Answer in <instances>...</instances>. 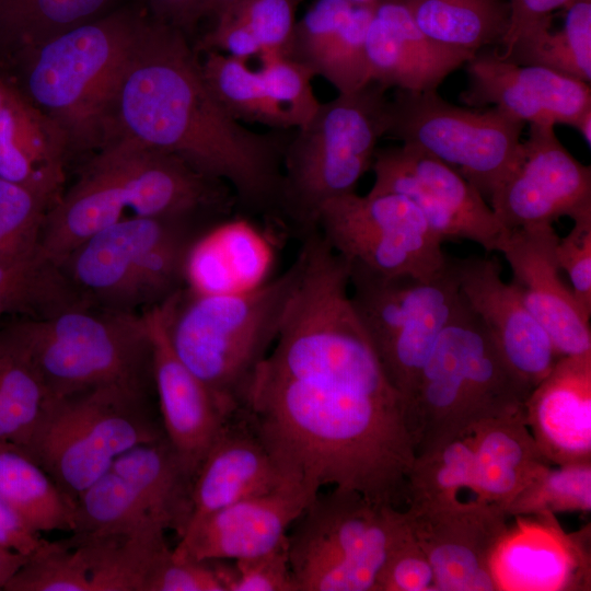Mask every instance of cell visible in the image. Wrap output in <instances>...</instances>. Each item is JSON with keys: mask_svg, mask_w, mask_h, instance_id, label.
<instances>
[{"mask_svg": "<svg viewBox=\"0 0 591 591\" xmlns=\"http://www.w3.org/2000/svg\"><path fill=\"white\" fill-rule=\"evenodd\" d=\"M30 555L21 554L0 546V589L3 590L9 580L26 563Z\"/></svg>", "mask_w": 591, "mask_h": 591, "instance_id": "54", "label": "cell"}, {"mask_svg": "<svg viewBox=\"0 0 591 591\" xmlns=\"http://www.w3.org/2000/svg\"><path fill=\"white\" fill-rule=\"evenodd\" d=\"M0 497L34 532H72L74 503L20 445L0 441Z\"/></svg>", "mask_w": 591, "mask_h": 591, "instance_id": "31", "label": "cell"}, {"mask_svg": "<svg viewBox=\"0 0 591 591\" xmlns=\"http://www.w3.org/2000/svg\"><path fill=\"white\" fill-rule=\"evenodd\" d=\"M374 13L391 28L436 89L451 72L470 60L464 55L439 46L424 34L403 0H374Z\"/></svg>", "mask_w": 591, "mask_h": 591, "instance_id": "41", "label": "cell"}, {"mask_svg": "<svg viewBox=\"0 0 591 591\" xmlns=\"http://www.w3.org/2000/svg\"><path fill=\"white\" fill-rule=\"evenodd\" d=\"M317 493L290 482L250 497L190 524L172 549L175 558L237 560L275 548Z\"/></svg>", "mask_w": 591, "mask_h": 591, "instance_id": "20", "label": "cell"}, {"mask_svg": "<svg viewBox=\"0 0 591 591\" xmlns=\"http://www.w3.org/2000/svg\"><path fill=\"white\" fill-rule=\"evenodd\" d=\"M558 239L552 224L518 228L507 232L499 252L510 265L511 283L558 354L583 355L591 352L590 321L560 278Z\"/></svg>", "mask_w": 591, "mask_h": 591, "instance_id": "21", "label": "cell"}, {"mask_svg": "<svg viewBox=\"0 0 591 591\" xmlns=\"http://www.w3.org/2000/svg\"><path fill=\"white\" fill-rule=\"evenodd\" d=\"M561 30L553 23L518 36L500 56L513 63L552 69L583 82L591 81V0H572Z\"/></svg>", "mask_w": 591, "mask_h": 591, "instance_id": "32", "label": "cell"}, {"mask_svg": "<svg viewBox=\"0 0 591 591\" xmlns=\"http://www.w3.org/2000/svg\"><path fill=\"white\" fill-rule=\"evenodd\" d=\"M523 127L496 107L453 105L438 90L395 89L386 136L454 167L489 200L519 160Z\"/></svg>", "mask_w": 591, "mask_h": 591, "instance_id": "12", "label": "cell"}, {"mask_svg": "<svg viewBox=\"0 0 591 591\" xmlns=\"http://www.w3.org/2000/svg\"><path fill=\"white\" fill-rule=\"evenodd\" d=\"M302 257L265 282L224 292L184 287L161 304L175 355L232 415L276 343L302 274Z\"/></svg>", "mask_w": 591, "mask_h": 591, "instance_id": "4", "label": "cell"}, {"mask_svg": "<svg viewBox=\"0 0 591 591\" xmlns=\"http://www.w3.org/2000/svg\"><path fill=\"white\" fill-rule=\"evenodd\" d=\"M258 57V72L270 97L288 112L296 129L305 126L321 105L311 84L315 73L288 56Z\"/></svg>", "mask_w": 591, "mask_h": 591, "instance_id": "43", "label": "cell"}, {"mask_svg": "<svg viewBox=\"0 0 591 591\" xmlns=\"http://www.w3.org/2000/svg\"><path fill=\"white\" fill-rule=\"evenodd\" d=\"M165 530L131 533L72 532L45 543L9 580L5 591H146L149 578L172 549Z\"/></svg>", "mask_w": 591, "mask_h": 591, "instance_id": "14", "label": "cell"}, {"mask_svg": "<svg viewBox=\"0 0 591 591\" xmlns=\"http://www.w3.org/2000/svg\"><path fill=\"white\" fill-rule=\"evenodd\" d=\"M57 199L0 177V262L21 260L38 253L46 215Z\"/></svg>", "mask_w": 591, "mask_h": 591, "instance_id": "38", "label": "cell"}, {"mask_svg": "<svg viewBox=\"0 0 591 591\" xmlns=\"http://www.w3.org/2000/svg\"><path fill=\"white\" fill-rule=\"evenodd\" d=\"M317 231L349 265L383 276L427 279L450 262L416 205L398 194L335 197L321 208Z\"/></svg>", "mask_w": 591, "mask_h": 591, "instance_id": "13", "label": "cell"}, {"mask_svg": "<svg viewBox=\"0 0 591 591\" xmlns=\"http://www.w3.org/2000/svg\"><path fill=\"white\" fill-rule=\"evenodd\" d=\"M241 409L289 478L406 507L416 453L405 401L352 306L341 263L305 267Z\"/></svg>", "mask_w": 591, "mask_h": 591, "instance_id": "1", "label": "cell"}, {"mask_svg": "<svg viewBox=\"0 0 591 591\" xmlns=\"http://www.w3.org/2000/svg\"><path fill=\"white\" fill-rule=\"evenodd\" d=\"M387 89L370 81L321 103L316 114L287 142L277 224L299 240L317 230L323 205L356 192L372 166L376 144L386 136Z\"/></svg>", "mask_w": 591, "mask_h": 591, "instance_id": "8", "label": "cell"}, {"mask_svg": "<svg viewBox=\"0 0 591 591\" xmlns=\"http://www.w3.org/2000/svg\"><path fill=\"white\" fill-rule=\"evenodd\" d=\"M229 591H297L293 581L287 536L271 551L233 560Z\"/></svg>", "mask_w": 591, "mask_h": 591, "instance_id": "47", "label": "cell"}, {"mask_svg": "<svg viewBox=\"0 0 591 591\" xmlns=\"http://www.w3.org/2000/svg\"><path fill=\"white\" fill-rule=\"evenodd\" d=\"M163 436L157 394L105 386L49 398L21 448L74 503L119 455Z\"/></svg>", "mask_w": 591, "mask_h": 591, "instance_id": "9", "label": "cell"}, {"mask_svg": "<svg viewBox=\"0 0 591 591\" xmlns=\"http://www.w3.org/2000/svg\"><path fill=\"white\" fill-rule=\"evenodd\" d=\"M171 221L175 220L123 218L86 239L58 265L86 306L138 312L134 294L139 259Z\"/></svg>", "mask_w": 591, "mask_h": 591, "instance_id": "23", "label": "cell"}, {"mask_svg": "<svg viewBox=\"0 0 591 591\" xmlns=\"http://www.w3.org/2000/svg\"><path fill=\"white\" fill-rule=\"evenodd\" d=\"M462 490H470L477 499L472 429L415 457L408 478L406 508H440L456 503L462 501Z\"/></svg>", "mask_w": 591, "mask_h": 591, "instance_id": "36", "label": "cell"}, {"mask_svg": "<svg viewBox=\"0 0 591 591\" xmlns=\"http://www.w3.org/2000/svg\"><path fill=\"white\" fill-rule=\"evenodd\" d=\"M416 25L439 46L470 59L502 42L510 21L507 0H403Z\"/></svg>", "mask_w": 591, "mask_h": 591, "instance_id": "30", "label": "cell"}, {"mask_svg": "<svg viewBox=\"0 0 591 591\" xmlns=\"http://www.w3.org/2000/svg\"><path fill=\"white\" fill-rule=\"evenodd\" d=\"M153 340V373L164 436L195 475L232 416L169 344L162 306L142 311Z\"/></svg>", "mask_w": 591, "mask_h": 591, "instance_id": "22", "label": "cell"}, {"mask_svg": "<svg viewBox=\"0 0 591 591\" xmlns=\"http://www.w3.org/2000/svg\"><path fill=\"white\" fill-rule=\"evenodd\" d=\"M40 378L49 398L120 386L157 394L146 314L79 306L0 327Z\"/></svg>", "mask_w": 591, "mask_h": 591, "instance_id": "7", "label": "cell"}, {"mask_svg": "<svg viewBox=\"0 0 591 591\" xmlns=\"http://www.w3.org/2000/svg\"><path fill=\"white\" fill-rule=\"evenodd\" d=\"M45 538L34 532L0 497V546L30 555L39 548Z\"/></svg>", "mask_w": 591, "mask_h": 591, "instance_id": "53", "label": "cell"}, {"mask_svg": "<svg viewBox=\"0 0 591 591\" xmlns=\"http://www.w3.org/2000/svg\"><path fill=\"white\" fill-rule=\"evenodd\" d=\"M66 155L58 130L16 91L0 112V177L58 198Z\"/></svg>", "mask_w": 591, "mask_h": 591, "instance_id": "27", "label": "cell"}, {"mask_svg": "<svg viewBox=\"0 0 591 591\" xmlns=\"http://www.w3.org/2000/svg\"><path fill=\"white\" fill-rule=\"evenodd\" d=\"M200 65L212 95L232 118L278 130L294 128L288 112L270 97L258 70L251 69L247 60L206 50Z\"/></svg>", "mask_w": 591, "mask_h": 591, "instance_id": "35", "label": "cell"}, {"mask_svg": "<svg viewBox=\"0 0 591 591\" xmlns=\"http://www.w3.org/2000/svg\"><path fill=\"white\" fill-rule=\"evenodd\" d=\"M531 391L461 296L407 406L416 456L479 422L523 412Z\"/></svg>", "mask_w": 591, "mask_h": 591, "instance_id": "6", "label": "cell"}, {"mask_svg": "<svg viewBox=\"0 0 591 591\" xmlns=\"http://www.w3.org/2000/svg\"><path fill=\"white\" fill-rule=\"evenodd\" d=\"M376 591H436L432 567L409 523L390 553Z\"/></svg>", "mask_w": 591, "mask_h": 591, "instance_id": "46", "label": "cell"}, {"mask_svg": "<svg viewBox=\"0 0 591 591\" xmlns=\"http://www.w3.org/2000/svg\"><path fill=\"white\" fill-rule=\"evenodd\" d=\"M299 2L300 0H242L229 11H235L246 21L260 45L259 56H289Z\"/></svg>", "mask_w": 591, "mask_h": 591, "instance_id": "45", "label": "cell"}, {"mask_svg": "<svg viewBox=\"0 0 591 591\" xmlns=\"http://www.w3.org/2000/svg\"><path fill=\"white\" fill-rule=\"evenodd\" d=\"M591 462L549 466L509 506L508 515L591 510Z\"/></svg>", "mask_w": 591, "mask_h": 591, "instance_id": "39", "label": "cell"}, {"mask_svg": "<svg viewBox=\"0 0 591 591\" xmlns=\"http://www.w3.org/2000/svg\"><path fill=\"white\" fill-rule=\"evenodd\" d=\"M366 51L370 81L387 90L391 88L410 91L438 90L391 28L375 13L368 27Z\"/></svg>", "mask_w": 591, "mask_h": 591, "instance_id": "42", "label": "cell"}, {"mask_svg": "<svg viewBox=\"0 0 591 591\" xmlns=\"http://www.w3.org/2000/svg\"><path fill=\"white\" fill-rule=\"evenodd\" d=\"M232 118L208 88L188 36L144 12L109 97L106 142L129 138L227 183L237 208L277 221L291 135Z\"/></svg>", "mask_w": 591, "mask_h": 591, "instance_id": "2", "label": "cell"}, {"mask_svg": "<svg viewBox=\"0 0 591 591\" xmlns=\"http://www.w3.org/2000/svg\"><path fill=\"white\" fill-rule=\"evenodd\" d=\"M109 468L130 483L166 531H174L178 538L184 534L192 515L195 475L165 436L131 448Z\"/></svg>", "mask_w": 591, "mask_h": 591, "instance_id": "28", "label": "cell"}, {"mask_svg": "<svg viewBox=\"0 0 591 591\" xmlns=\"http://www.w3.org/2000/svg\"><path fill=\"white\" fill-rule=\"evenodd\" d=\"M153 20L170 25L189 36L198 23L209 16L210 0H142Z\"/></svg>", "mask_w": 591, "mask_h": 591, "instance_id": "52", "label": "cell"}, {"mask_svg": "<svg viewBox=\"0 0 591 591\" xmlns=\"http://www.w3.org/2000/svg\"><path fill=\"white\" fill-rule=\"evenodd\" d=\"M372 195L398 194L413 201L444 241L467 240L499 252L508 230L480 192L461 173L427 151L402 143L376 149Z\"/></svg>", "mask_w": 591, "mask_h": 591, "instance_id": "15", "label": "cell"}, {"mask_svg": "<svg viewBox=\"0 0 591 591\" xmlns=\"http://www.w3.org/2000/svg\"><path fill=\"white\" fill-rule=\"evenodd\" d=\"M510 8L508 31L500 43L506 49L518 36L540 25L552 23L553 14L572 0H507Z\"/></svg>", "mask_w": 591, "mask_h": 591, "instance_id": "51", "label": "cell"}, {"mask_svg": "<svg viewBox=\"0 0 591 591\" xmlns=\"http://www.w3.org/2000/svg\"><path fill=\"white\" fill-rule=\"evenodd\" d=\"M146 591H225L215 560L175 558L172 552L151 573Z\"/></svg>", "mask_w": 591, "mask_h": 591, "instance_id": "49", "label": "cell"}, {"mask_svg": "<svg viewBox=\"0 0 591 591\" xmlns=\"http://www.w3.org/2000/svg\"><path fill=\"white\" fill-rule=\"evenodd\" d=\"M471 429L476 497L507 512L511 502L553 464L533 438L524 412L485 420Z\"/></svg>", "mask_w": 591, "mask_h": 591, "instance_id": "26", "label": "cell"}, {"mask_svg": "<svg viewBox=\"0 0 591 591\" xmlns=\"http://www.w3.org/2000/svg\"><path fill=\"white\" fill-rule=\"evenodd\" d=\"M16 94V90L0 76V112Z\"/></svg>", "mask_w": 591, "mask_h": 591, "instance_id": "57", "label": "cell"}, {"mask_svg": "<svg viewBox=\"0 0 591 591\" xmlns=\"http://www.w3.org/2000/svg\"><path fill=\"white\" fill-rule=\"evenodd\" d=\"M201 48L216 50L247 60L259 56L260 45L246 23L235 11H229L217 19L210 32L201 40Z\"/></svg>", "mask_w": 591, "mask_h": 591, "instance_id": "50", "label": "cell"}, {"mask_svg": "<svg viewBox=\"0 0 591 591\" xmlns=\"http://www.w3.org/2000/svg\"><path fill=\"white\" fill-rule=\"evenodd\" d=\"M524 414L553 465L590 462L591 352L561 357L531 391Z\"/></svg>", "mask_w": 591, "mask_h": 591, "instance_id": "25", "label": "cell"}, {"mask_svg": "<svg viewBox=\"0 0 591 591\" xmlns=\"http://www.w3.org/2000/svg\"><path fill=\"white\" fill-rule=\"evenodd\" d=\"M354 2H366V1H371V0H351Z\"/></svg>", "mask_w": 591, "mask_h": 591, "instance_id": "58", "label": "cell"}, {"mask_svg": "<svg viewBox=\"0 0 591 591\" xmlns=\"http://www.w3.org/2000/svg\"><path fill=\"white\" fill-rule=\"evenodd\" d=\"M231 204L229 187L171 153L129 138L94 152L76 183L49 208L38 253L59 263L86 239L135 216L209 222Z\"/></svg>", "mask_w": 591, "mask_h": 591, "instance_id": "3", "label": "cell"}, {"mask_svg": "<svg viewBox=\"0 0 591 591\" xmlns=\"http://www.w3.org/2000/svg\"><path fill=\"white\" fill-rule=\"evenodd\" d=\"M572 547L554 530L523 524L497 547L491 569L497 590H563L576 581Z\"/></svg>", "mask_w": 591, "mask_h": 591, "instance_id": "29", "label": "cell"}, {"mask_svg": "<svg viewBox=\"0 0 591 591\" xmlns=\"http://www.w3.org/2000/svg\"><path fill=\"white\" fill-rule=\"evenodd\" d=\"M48 401L32 363L0 329V441L22 447Z\"/></svg>", "mask_w": 591, "mask_h": 591, "instance_id": "37", "label": "cell"}, {"mask_svg": "<svg viewBox=\"0 0 591 591\" xmlns=\"http://www.w3.org/2000/svg\"><path fill=\"white\" fill-rule=\"evenodd\" d=\"M468 86L461 101L472 107H496L529 125L575 128L591 108L590 83L548 68L503 59L497 49H482L467 62Z\"/></svg>", "mask_w": 591, "mask_h": 591, "instance_id": "18", "label": "cell"}, {"mask_svg": "<svg viewBox=\"0 0 591 591\" xmlns=\"http://www.w3.org/2000/svg\"><path fill=\"white\" fill-rule=\"evenodd\" d=\"M373 13L374 0L357 2L316 70L338 93L354 92L370 82L366 37Z\"/></svg>", "mask_w": 591, "mask_h": 591, "instance_id": "40", "label": "cell"}, {"mask_svg": "<svg viewBox=\"0 0 591 591\" xmlns=\"http://www.w3.org/2000/svg\"><path fill=\"white\" fill-rule=\"evenodd\" d=\"M348 268L352 306L407 410L437 339L461 300L453 259L427 279L383 276L349 264Z\"/></svg>", "mask_w": 591, "mask_h": 591, "instance_id": "11", "label": "cell"}, {"mask_svg": "<svg viewBox=\"0 0 591 591\" xmlns=\"http://www.w3.org/2000/svg\"><path fill=\"white\" fill-rule=\"evenodd\" d=\"M86 306L60 266L36 255L0 262V327L7 316L45 318Z\"/></svg>", "mask_w": 591, "mask_h": 591, "instance_id": "33", "label": "cell"}, {"mask_svg": "<svg viewBox=\"0 0 591 591\" xmlns=\"http://www.w3.org/2000/svg\"><path fill=\"white\" fill-rule=\"evenodd\" d=\"M453 263L461 296L511 368L533 390L561 358L548 334L518 289L502 279L496 257L470 256Z\"/></svg>", "mask_w": 591, "mask_h": 591, "instance_id": "19", "label": "cell"}, {"mask_svg": "<svg viewBox=\"0 0 591 591\" xmlns=\"http://www.w3.org/2000/svg\"><path fill=\"white\" fill-rule=\"evenodd\" d=\"M242 0H210L209 16L213 20L228 12Z\"/></svg>", "mask_w": 591, "mask_h": 591, "instance_id": "55", "label": "cell"}, {"mask_svg": "<svg viewBox=\"0 0 591 591\" xmlns=\"http://www.w3.org/2000/svg\"><path fill=\"white\" fill-rule=\"evenodd\" d=\"M143 14L115 9L39 46L0 56V76L54 125L67 153L105 144L114 82Z\"/></svg>", "mask_w": 591, "mask_h": 591, "instance_id": "5", "label": "cell"}, {"mask_svg": "<svg viewBox=\"0 0 591 591\" xmlns=\"http://www.w3.org/2000/svg\"><path fill=\"white\" fill-rule=\"evenodd\" d=\"M556 257L560 270L569 277L571 291L583 314L591 317V217L573 221L569 233L559 237Z\"/></svg>", "mask_w": 591, "mask_h": 591, "instance_id": "48", "label": "cell"}, {"mask_svg": "<svg viewBox=\"0 0 591 591\" xmlns=\"http://www.w3.org/2000/svg\"><path fill=\"white\" fill-rule=\"evenodd\" d=\"M290 482L296 480L287 476L244 410L239 409L228 419L195 474L188 525Z\"/></svg>", "mask_w": 591, "mask_h": 591, "instance_id": "24", "label": "cell"}, {"mask_svg": "<svg viewBox=\"0 0 591 591\" xmlns=\"http://www.w3.org/2000/svg\"><path fill=\"white\" fill-rule=\"evenodd\" d=\"M489 202L508 231L591 217V167L563 146L554 126L530 125L518 162Z\"/></svg>", "mask_w": 591, "mask_h": 591, "instance_id": "16", "label": "cell"}, {"mask_svg": "<svg viewBox=\"0 0 591 591\" xmlns=\"http://www.w3.org/2000/svg\"><path fill=\"white\" fill-rule=\"evenodd\" d=\"M357 2L316 0L297 21L290 58L316 70L334 38L350 16Z\"/></svg>", "mask_w": 591, "mask_h": 591, "instance_id": "44", "label": "cell"}, {"mask_svg": "<svg viewBox=\"0 0 591 591\" xmlns=\"http://www.w3.org/2000/svg\"><path fill=\"white\" fill-rule=\"evenodd\" d=\"M117 0H0V56L36 47L115 10Z\"/></svg>", "mask_w": 591, "mask_h": 591, "instance_id": "34", "label": "cell"}, {"mask_svg": "<svg viewBox=\"0 0 591 591\" xmlns=\"http://www.w3.org/2000/svg\"><path fill=\"white\" fill-rule=\"evenodd\" d=\"M404 509L333 487L314 496L288 531L297 591H376L380 575L407 529Z\"/></svg>", "mask_w": 591, "mask_h": 591, "instance_id": "10", "label": "cell"}, {"mask_svg": "<svg viewBox=\"0 0 591 591\" xmlns=\"http://www.w3.org/2000/svg\"><path fill=\"white\" fill-rule=\"evenodd\" d=\"M575 128L581 134L587 144L591 146V108L584 112Z\"/></svg>", "mask_w": 591, "mask_h": 591, "instance_id": "56", "label": "cell"}, {"mask_svg": "<svg viewBox=\"0 0 591 591\" xmlns=\"http://www.w3.org/2000/svg\"><path fill=\"white\" fill-rule=\"evenodd\" d=\"M404 511L432 567L436 591L497 590L491 563L509 529L502 508L473 499Z\"/></svg>", "mask_w": 591, "mask_h": 591, "instance_id": "17", "label": "cell"}]
</instances>
